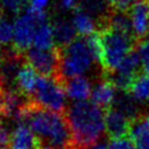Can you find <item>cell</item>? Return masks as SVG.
Returning a JSON list of instances; mask_svg holds the SVG:
<instances>
[{
	"label": "cell",
	"instance_id": "6da1fadb",
	"mask_svg": "<svg viewBox=\"0 0 149 149\" xmlns=\"http://www.w3.org/2000/svg\"><path fill=\"white\" fill-rule=\"evenodd\" d=\"M19 121L33 132L36 149H77L64 113L43 108L30 99L22 108Z\"/></svg>",
	"mask_w": 149,
	"mask_h": 149
},
{
	"label": "cell",
	"instance_id": "7a4b0ae2",
	"mask_svg": "<svg viewBox=\"0 0 149 149\" xmlns=\"http://www.w3.org/2000/svg\"><path fill=\"white\" fill-rule=\"evenodd\" d=\"M65 116L77 149H88L100 142L105 127V113L92 100L76 101L66 108Z\"/></svg>",
	"mask_w": 149,
	"mask_h": 149
},
{
	"label": "cell",
	"instance_id": "3957f363",
	"mask_svg": "<svg viewBox=\"0 0 149 149\" xmlns=\"http://www.w3.org/2000/svg\"><path fill=\"white\" fill-rule=\"evenodd\" d=\"M99 34L101 36L104 48V58L101 64L102 78H109L118 71L126 56L136 48L137 41L133 36L118 33L107 27L100 28Z\"/></svg>",
	"mask_w": 149,
	"mask_h": 149
},
{
	"label": "cell",
	"instance_id": "277c9868",
	"mask_svg": "<svg viewBox=\"0 0 149 149\" xmlns=\"http://www.w3.org/2000/svg\"><path fill=\"white\" fill-rule=\"evenodd\" d=\"M61 50V71L59 83L63 85L65 79L84 76L95 62L88 47L86 37H76L66 45L59 47Z\"/></svg>",
	"mask_w": 149,
	"mask_h": 149
},
{
	"label": "cell",
	"instance_id": "5b68a950",
	"mask_svg": "<svg viewBox=\"0 0 149 149\" xmlns=\"http://www.w3.org/2000/svg\"><path fill=\"white\" fill-rule=\"evenodd\" d=\"M47 20L48 16L44 10L38 12L28 7L14 23V40L12 45L13 49L19 54L24 55V52L33 45L37 26Z\"/></svg>",
	"mask_w": 149,
	"mask_h": 149
},
{
	"label": "cell",
	"instance_id": "8992f818",
	"mask_svg": "<svg viewBox=\"0 0 149 149\" xmlns=\"http://www.w3.org/2000/svg\"><path fill=\"white\" fill-rule=\"evenodd\" d=\"M65 95L66 93L64 91V87L58 80H56L55 78L40 76L31 100H34L43 108L65 114Z\"/></svg>",
	"mask_w": 149,
	"mask_h": 149
},
{
	"label": "cell",
	"instance_id": "52a82bcc",
	"mask_svg": "<svg viewBox=\"0 0 149 149\" xmlns=\"http://www.w3.org/2000/svg\"><path fill=\"white\" fill-rule=\"evenodd\" d=\"M26 62L40 73V76L55 78L59 80L61 71V50L56 45L52 49H38L35 47L29 48L24 52Z\"/></svg>",
	"mask_w": 149,
	"mask_h": 149
},
{
	"label": "cell",
	"instance_id": "ba28073f",
	"mask_svg": "<svg viewBox=\"0 0 149 149\" xmlns=\"http://www.w3.org/2000/svg\"><path fill=\"white\" fill-rule=\"evenodd\" d=\"M133 120L115 107L105 111V127L106 133L111 139L129 136Z\"/></svg>",
	"mask_w": 149,
	"mask_h": 149
},
{
	"label": "cell",
	"instance_id": "9c48e42d",
	"mask_svg": "<svg viewBox=\"0 0 149 149\" xmlns=\"http://www.w3.org/2000/svg\"><path fill=\"white\" fill-rule=\"evenodd\" d=\"M133 34L139 42L146 40L149 33V0H139L129 12Z\"/></svg>",
	"mask_w": 149,
	"mask_h": 149
},
{
	"label": "cell",
	"instance_id": "30bf717a",
	"mask_svg": "<svg viewBox=\"0 0 149 149\" xmlns=\"http://www.w3.org/2000/svg\"><path fill=\"white\" fill-rule=\"evenodd\" d=\"M116 86L109 78H102L98 80L92 90L91 99L102 109H108L113 107L116 98Z\"/></svg>",
	"mask_w": 149,
	"mask_h": 149
},
{
	"label": "cell",
	"instance_id": "8fae6325",
	"mask_svg": "<svg viewBox=\"0 0 149 149\" xmlns=\"http://www.w3.org/2000/svg\"><path fill=\"white\" fill-rule=\"evenodd\" d=\"M38 78H40V76L34 70V68L31 65H29L27 62H24L22 64V66L20 68L16 79H15L16 90L20 93H22L23 95H26L27 98L31 99V97L36 90Z\"/></svg>",
	"mask_w": 149,
	"mask_h": 149
},
{
	"label": "cell",
	"instance_id": "7c38bea8",
	"mask_svg": "<svg viewBox=\"0 0 149 149\" xmlns=\"http://www.w3.org/2000/svg\"><path fill=\"white\" fill-rule=\"evenodd\" d=\"M66 95L76 101H83L91 98L92 88L91 83L85 76H77L65 79L63 83Z\"/></svg>",
	"mask_w": 149,
	"mask_h": 149
},
{
	"label": "cell",
	"instance_id": "4fadbf2b",
	"mask_svg": "<svg viewBox=\"0 0 149 149\" xmlns=\"http://www.w3.org/2000/svg\"><path fill=\"white\" fill-rule=\"evenodd\" d=\"M78 9L85 12L97 21L98 28L101 27L112 13L107 0H80Z\"/></svg>",
	"mask_w": 149,
	"mask_h": 149
},
{
	"label": "cell",
	"instance_id": "5bb4252c",
	"mask_svg": "<svg viewBox=\"0 0 149 149\" xmlns=\"http://www.w3.org/2000/svg\"><path fill=\"white\" fill-rule=\"evenodd\" d=\"M129 137L136 149H149V115H140L133 121Z\"/></svg>",
	"mask_w": 149,
	"mask_h": 149
},
{
	"label": "cell",
	"instance_id": "9a60e30c",
	"mask_svg": "<svg viewBox=\"0 0 149 149\" xmlns=\"http://www.w3.org/2000/svg\"><path fill=\"white\" fill-rule=\"evenodd\" d=\"M9 149H36L33 132L26 123H17L12 133Z\"/></svg>",
	"mask_w": 149,
	"mask_h": 149
},
{
	"label": "cell",
	"instance_id": "2e32d148",
	"mask_svg": "<svg viewBox=\"0 0 149 149\" xmlns=\"http://www.w3.org/2000/svg\"><path fill=\"white\" fill-rule=\"evenodd\" d=\"M104 27L111 28V29H113V30H115L118 33H121V34H125V35L134 37L130 16H129V14H126L123 12H114V10H112L109 16L106 19L105 23L101 27H99L98 29L104 28Z\"/></svg>",
	"mask_w": 149,
	"mask_h": 149
},
{
	"label": "cell",
	"instance_id": "e0dca14e",
	"mask_svg": "<svg viewBox=\"0 0 149 149\" xmlns=\"http://www.w3.org/2000/svg\"><path fill=\"white\" fill-rule=\"evenodd\" d=\"M52 28H54L55 41L57 42L58 47L66 45L76 38L77 31L72 22H69L63 19H58L52 23Z\"/></svg>",
	"mask_w": 149,
	"mask_h": 149
},
{
	"label": "cell",
	"instance_id": "ac0fdd59",
	"mask_svg": "<svg viewBox=\"0 0 149 149\" xmlns=\"http://www.w3.org/2000/svg\"><path fill=\"white\" fill-rule=\"evenodd\" d=\"M55 35H54V28L52 24L49 22V20L40 23L36 28L33 47L38 49H52L55 45Z\"/></svg>",
	"mask_w": 149,
	"mask_h": 149
},
{
	"label": "cell",
	"instance_id": "d6986e66",
	"mask_svg": "<svg viewBox=\"0 0 149 149\" xmlns=\"http://www.w3.org/2000/svg\"><path fill=\"white\" fill-rule=\"evenodd\" d=\"M73 12L74 13L72 17V24L74 26L77 34H79V36H83V37L92 35L95 28H98L97 23L94 22V19L78 8Z\"/></svg>",
	"mask_w": 149,
	"mask_h": 149
},
{
	"label": "cell",
	"instance_id": "ffe728a7",
	"mask_svg": "<svg viewBox=\"0 0 149 149\" xmlns=\"http://www.w3.org/2000/svg\"><path fill=\"white\" fill-rule=\"evenodd\" d=\"M128 93L135 100L149 101V74H139L130 85Z\"/></svg>",
	"mask_w": 149,
	"mask_h": 149
},
{
	"label": "cell",
	"instance_id": "44dd1931",
	"mask_svg": "<svg viewBox=\"0 0 149 149\" xmlns=\"http://www.w3.org/2000/svg\"><path fill=\"white\" fill-rule=\"evenodd\" d=\"M14 40V24L3 16L0 17V48H7Z\"/></svg>",
	"mask_w": 149,
	"mask_h": 149
},
{
	"label": "cell",
	"instance_id": "7402d4cb",
	"mask_svg": "<svg viewBox=\"0 0 149 149\" xmlns=\"http://www.w3.org/2000/svg\"><path fill=\"white\" fill-rule=\"evenodd\" d=\"M136 48H137V51L141 57L142 68H143L144 72L147 74H149V38L139 42Z\"/></svg>",
	"mask_w": 149,
	"mask_h": 149
},
{
	"label": "cell",
	"instance_id": "603a6c76",
	"mask_svg": "<svg viewBox=\"0 0 149 149\" xmlns=\"http://www.w3.org/2000/svg\"><path fill=\"white\" fill-rule=\"evenodd\" d=\"M108 149H136L133 140L129 136L111 139L108 142Z\"/></svg>",
	"mask_w": 149,
	"mask_h": 149
},
{
	"label": "cell",
	"instance_id": "cb8c5ba5",
	"mask_svg": "<svg viewBox=\"0 0 149 149\" xmlns=\"http://www.w3.org/2000/svg\"><path fill=\"white\" fill-rule=\"evenodd\" d=\"M28 1L30 3V0H1V5L7 8L8 10H10L12 13H21L22 9H24L26 7L28 8Z\"/></svg>",
	"mask_w": 149,
	"mask_h": 149
},
{
	"label": "cell",
	"instance_id": "d4e9b609",
	"mask_svg": "<svg viewBox=\"0 0 149 149\" xmlns=\"http://www.w3.org/2000/svg\"><path fill=\"white\" fill-rule=\"evenodd\" d=\"M139 0H107L109 7L114 12H123L132 9V7Z\"/></svg>",
	"mask_w": 149,
	"mask_h": 149
},
{
	"label": "cell",
	"instance_id": "484cf974",
	"mask_svg": "<svg viewBox=\"0 0 149 149\" xmlns=\"http://www.w3.org/2000/svg\"><path fill=\"white\" fill-rule=\"evenodd\" d=\"M48 2H49V0H30L29 8L34 9V10L43 12V9H44L45 6L48 5Z\"/></svg>",
	"mask_w": 149,
	"mask_h": 149
},
{
	"label": "cell",
	"instance_id": "4316f807",
	"mask_svg": "<svg viewBox=\"0 0 149 149\" xmlns=\"http://www.w3.org/2000/svg\"><path fill=\"white\" fill-rule=\"evenodd\" d=\"M88 149H108V144H106L105 142H98V143H95L94 146H92L91 148H88Z\"/></svg>",
	"mask_w": 149,
	"mask_h": 149
},
{
	"label": "cell",
	"instance_id": "83f0119b",
	"mask_svg": "<svg viewBox=\"0 0 149 149\" xmlns=\"http://www.w3.org/2000/svg\"><path fill=\"white\" fill-rule=\"evenodd\" d=\"M2 16V12H1V7H0V17Z\"/></svg>",
	"mask_w": 149,
	"mask_h": 149
}]
</instances>
